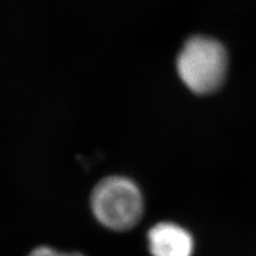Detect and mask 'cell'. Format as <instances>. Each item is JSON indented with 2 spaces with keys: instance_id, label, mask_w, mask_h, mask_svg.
I'll list each match as a JSON object with an SVG mask.
<instances>
[{
  "instance_id": "1",
  "label": "cell",
  "mask_w": 256,
  "mask_h": 256,
  "mask_svg": "<svg viewBox=\"0 0 256 256\" xmlns=\"http://www.w3.org/2000/svg\"><path fill=\"white\" fill-rule=\"evenodd\" d=\"M228 58L224 46L208 36H192L178 54L176 68L182 82L196 94H210L222 86Z\"/></svg>"
},
{
  "instance_id": "5",
  "label": "cell",
  "mask_w": 256,
  "mask_h": 256,
  "mask_svg": "<svg viewBox=\"0 0 256 256\" xmlns=\"http://www.w3.org/2000/svg\"><path fill=\"white\" fill-rule=\"evenodd\" d=\"M57 256H84L79 252H58Z\"/></svg>"
},
{
  "instance_id": "2",
  "label": "cell",
  "mask_w": 256,
  "mask_h": 256,
  "mask_svg": "<svg viewBox=\"0 0 256 256\" xmlns=\"http://www.w3.org/2000/svg\"><path fill=\"white\" fill-rule=\"evenodd\" d=\"M92 212L100 223L111 230L126 232L140 222L144 203L140 189L123 176L102 180L91 194Z\"/></svg>"
},
{
  "instance_id": "4",
  "label": "cell",
  "mask_w": 256,
  "mask_h": 256,
  "mask_svg": "<svg viewBox=\"0 0 256 256\" xmlns=\"http://www.w3.org/2000/svg\"><path fill=\"white\" fill-rule=\"evenodd\" d=\"M58 251H56L50 246H38L36 249L32 250L28 256H57Z\"/></svg>"
},
{
  "instance_id": "3",
  "label": "cell",
  "mask_w": 256,
  "mask_h": 256,
  "mask_svg": "<svg viewBox=\"0 0 256 256\" xmlns=\"http://www.w3.org/2000/svg\"><path fill=\"white\" fill-rule=\"evenodd\" d=\"M148 249L153 256H191L194 239L188 230L172 222H160L148 233Z\"/></svg>"
}]
</instances>
